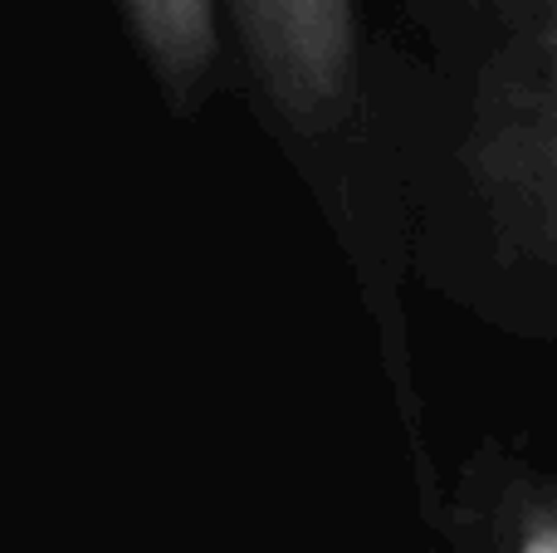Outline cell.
Masks as SVG:
<instances>
[{
  "label": "cell",
  "instance_id": "obj_3",
  "mask_svg": "<svg viewBox=\"0 0 557 553\" xmlns=\"http://www.w3.org/2000/svg\"><path fill=\"white\" fill-rule=\"evenodd\" d=\"M117 5L176 103H191L215 64V0H117Z\"/></svg>",
  "mask_w": 557,
  "mask_h": 553
},
{
  "label": "cell",
  "instance_id": "obj_4",
  "mask_svg": "<svg viewBox=\"0 0 557 553\" xmlns=\"http://www.w3.org/2000/svg\"><path fill=\"white\" fill-rule=\"evenodd\" d=\"M519 553H557V519H543V525L523 529Z\"/></svg>",
  "mask_w": 557,
  "mask_h": 553
},
{
  "label": "cell",
  "instance_id": "obj_2",
  "mask_svg": "<svg viewBox=\"0 0 557 553\" xmlns=\"http://www.w3.org/2000/svg\"><path fill=\"white\" fill-rule=\"evenodd\" d=\"M260 88L284 123L323 133L357 94L352 0H231Z\"/></svg>",
  "mask_w": 557,
  "mask_h": 553
},
{
  "label": "cell",
  "instance_id": "obj_1",
  "mask_svg": "<svg viewBox=\"0 0 557 553\" xmlns=\"http://www.w3.org/2000/svg\"><path fill=\"white\" fill-rule=\"evenodd\" d=\"M499 45L470 127V172L499 221L557 265V0H490Z\"/></svg>",
  "mask_w": 557,
  "mask_h": 553
}]
</instances>
